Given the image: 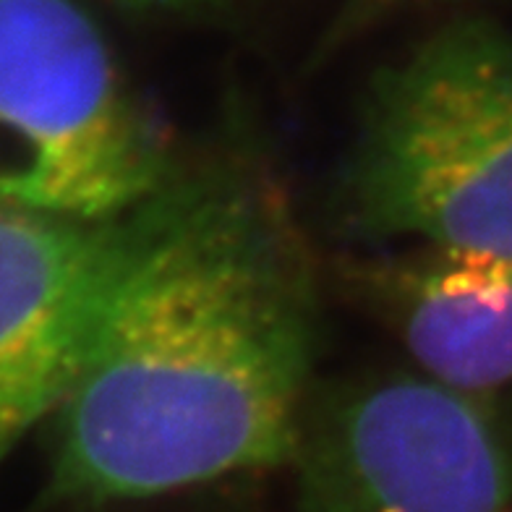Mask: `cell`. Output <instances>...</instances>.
Wrapping results in <instances>:
<instances>
[{
    "mask_svg": "<svg viewBox=\"0 0 512 512\" xmlns=\"http://www.w3.org/2000/svg\"><path fill=\"white\" fill-rule=\"evenodd\" d=\"M319 290L280 186L243 147L178 168L55 408L48 499L105 507L290 465Z\"/></svg>",
    "mask_w": 512,
    "mask_h": 512,
    "instance_id": "cell-1",
    "label": "cell"
},
{
    "mask_svg": "<svg viewBox=\"0 0 512 512\" xmlns=\"http://www.w3.org/2000/svg\"><path fill=\"white\" fill-rule=\"evenodd\" d=\"M345 236L512 259V40L429 34L374 79L335 189Z\"/></svg>",
    "mask_w": 512,
    "mask_h": 512,
    "instance_id": "cell-2",
    "label": "cell"
},
{
    "mask_svg": "<svg viewBox=\"0 0 512 512\" xmlns=\"http://www.w3.org/2000/svg\"><path fill=\"white\" fill-rule=\"evenodd\" d=\"M176 170L155 115L76 0H0V204L113 220Z\"/></svg>",
    "mask_w": 512,
    "mask_h": 512,
    "instance_id": "cell-3",
    "label": "cell"
},
{
    "mask_svg": "<svg viewBox=\"0 0 512 512\" xmlns=\"http://www.w3.org/2000/svg\"><path fill=\"white\" fill-rule=\"evenodd\" d=\"M298 512H512L497 392L384 371L314 392L293 450Z\"/></svg>",
    "mask_w": 512,
    "mask_h": 512,
    "instance_id": "cell-4",
    "label": "cell"
},
{
    "mask_svg": "<svg viewBox=\"0 0 512 512\" xmlns=\"http://www.w3.org/2000/svg\"><path fill=\"white\" fill-rule=\"evenodd\" d=\"M142 207L76 220L0 204V432L11 442L55 413L79 377L139 238Z\"/></svg>",
    "mask_w": 512,
    "mask_h": 512,
    "instance_id": "cell-5",
    "label": "cell"
},
{
    "mask_svg": "<svg viewBox=\"0 0 512 512\" xmlns=\"http://www.w3.org/2000/svg\"><path fill=\"white\" fill-rule=\"evenodd\" d=\"M340 280L426 377L468 392L512 382V259L418 243L351 259Z\"/></svg>",
    "mask_w": 512,
    "mask_h": 512,
    "instance_id": "cell-6",
    "label": "cell"
},
{
    "mask_svg": "<svg viewBox=\"0 0 512 512\" xmlns=\"http://www.w3.org/2000/svg\"><path fill=\"white\" fill-rule=\"evenodd\" d=\"M123 3L136 8H176L183 6V3H189V0H123Z\"/></svg>",
    "mask_w": 512,
    "mask_h": 512,
    "instance_id": "cell-7",
    "label": "cell"
},
{
    "mask_svg": "<svg viewBox=\"0 0 512 512\" xmlns=\"http://www.w3.org/2000/svg\"><path fill=\"white\" fill-rule=\"evenodd\" d=\"M8 445H11V439H8V437H6V434L0 432V452L6 450V447H8Z\"/></svg>",
    "mask_w": 512,
    "mask_h": 512,
    "instance_id": "cell-8",
    "label": "cell"
}]
</instances>
